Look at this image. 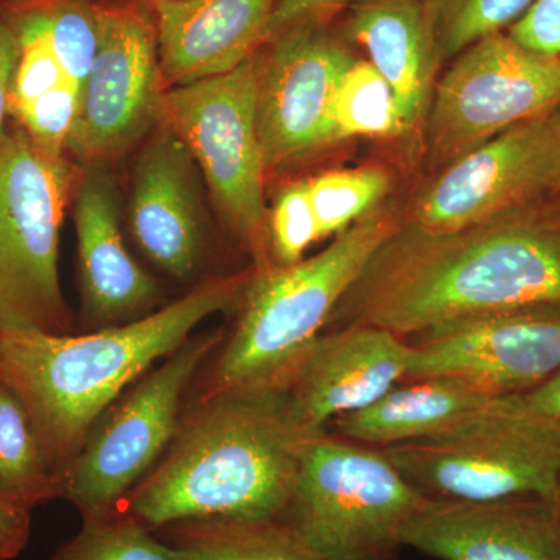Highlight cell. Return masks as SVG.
<instances>
[{"label":"cell","mask_w":560,"mask_h":560,"mask_svg":"<svg viewBox=\"0 0 560 560\" xmlns=\"http://www.w3.org/2000/svg\"><path fill=\"white\" fill-rule=\"evenodd\" d=\"M80 168L72 198L84 334L124 326L164 304L160 282L125 245L116 176L110 167Z\"/></svg>","instance_id":"cell-17"},{"label":"cell","mask_w":560,"mask_h":560,"mask_svg":"<svg viewBox=\"0 0 560 560\" xmlns=\"http://www.w3.org/2000/svg\"><path fill=\"white\" fill-rule=\"evenodd\" d=\"M320 237L341 234L371 213L389 189L381 168L323 173L307 180Z\"/></svg>","instance_id":"cell-27"},{"label":"cell","mask_w":560,"mask_h":560,"mask_svg":"<svg viewBox=\"0 0 560 560\" xmlns=\"http://www.w3.org/2000/svg\"><path fill=\"white\" fill-rule=\"evenodd\" d=\"M254 271L202 280L143 318L81 335L0 334V382L18 394L60 475L106 408L198 324L241 307Z\"/></svg>","instance_id":"cell-3"},{"label":"cell","mask_w":560,"mask_h":560,"mask_svg":"<svg viewBox=\"0 0 560 560\" xmlns=\"http://www.w3.org/2000/svg\"><path fill=\"white\" fill-rule=\"evenodd\" d=\"M98 2H109V0H98Z\"/></svg>","instance_id":"cell-38"},{"label":"cell","mask_w":560,"mask_h":560,"mask_svg":"<svg viewBox=\"0 0 560 560\" xmlns=\"http://www.w3.org/2000/svg\"><path fill=\"white\" fill-rule=\"evenodd\" d=\"M508 36L530 54L560 58V0H534Z\"/></svg>","instance_id":"cell-31"},{"label":"cell","mask_w":560,"mask_h":560,"mask_svg":"<svg viewBox=\"0 0 560 560\" xmlns=\"http://www.w3.org/2000/svg\"><path fill=\"white\" fill-rule=\"evenodd\" d=\"M323 20L298 22L257 50V127L267 171L300 164L335 143L331 102L355 58Z\"/></svg>","instance_id":"cell-13"},{"label":"cell","mask_w":560,"mask_h":560,"mask_svg":"<svg viewBox=\"0 0 560 560\" xmlns=\"http://www.w3.org/2000/svg\"><path fill=\"white\" fill-rule=\"evenodd\" d=\"M560 304V231L503 217L453 232L399 228L329 320L408 338L481 313Z\"/></svg>","instance_id":"cell-1"},{"label":"cell","mask_w":560,"mask_h":560,"mask_svg":"<svg viewBox=\"0 0 560 560\" xmlns=\"http://www.w3.org/2000/svg\"><path fill=\"white\" fill-rule=\"evenodd\" d=\"M320 238L307 180L291 184L279 195L270 219L271 254L276 267L300 264L305 250Z\"/></svg>","instance_id":"cell-30"},{"label":"cell","mask_w":560,"mask_h":560,"mask_svg":"<svg viewBox=\"0 0 560 560\" xmlns=\"http://www.w3.org/2000/svg\"><path fill=\"white\" fill-rule=\"evenodd\" d=\"M425 500L385 448L320 431L280 522L326 560H396L405 523Z\"/></svg>","instance_id":"cell-5"},{"label":"cell","mask_w":560,"mask_h":560,"mask_svg":"<svg viewBox=\"0 0 560 560\" xmlns=\"http://www.w3.org/2000/svg\"><path fill=\"white\" fill-rule=\"evenodd\" d=\"M315 434L282 386L186 401L171 444L116 511L153 530L197 518L282 521Z\"/></svg>","instance_id":"cell-2"},{"label":"cell","mask_w":560,"mask_h":560,"mask_svg":"<svg viewBox=\"0 0 560 560\" xmlns=\"http://www.w3.org/2000/svg\"><path fill=\"white\" fill-rule=\"evenodd\" d=\"M32 533V511L0 499V560L18 558Z\"/></svg>","instance_id":"cell-34"},{"label":"cell","mask_w":560,"mask_h":560,"mask_svg":"<svg viewBox=\"0 0 560 560\" xmlns=\"http://www.w3.org/2000/svg\"><path fill=\"white\" fill-rule=\"evenodd\" d=\"M560 103V58L522 49L508 35L460 51L430 103V150L458 160L493 135L547 114Z\"/></svg>","instance_id":"cell-11"},{"label":"cell","mask_w":560,"mask_h":560,"mask_svg":"<svg viewBox=\"0 0 560 560\" xmlns=\"http://www.w3.org/2000/svg\"><path fill=\"white\" fill-rule=\"evenodd\" d=\"M226 331L191 335L98 416L62 475L61 499L83 521L113 514L171 444L198 372Z\"/></svg>","instance_id":"cell-8"},{"label":"cell","mask_w":560,"mask_h":560,"mask_svg":"<svg viewBox=\"0 0 560 560\" xmlns=\"http://www.w3.org/2000/svg\"><path fill=\"white\" fill-rule=\"evenodd\" d=\"M530 411L551 423L560 433V370L536 389L523 394Z\"/></svg>","instance_id":"cell-35"},{"label":"cell","mask_w":560,"mask_h":560,"mask_svg":"<svg viewBox=\"0 0 560 560\" xmlns=\"http://www.w3.org/2000/svg\"><path fill=\"white\" fill-rule=\"evenodd\" d=\"M80 98L79 88L68 81L35 101L11 108L10 116L20 121L18 127L43 156L65 161L70 135L79 117Z\"/></svg>","instance_id":"cell-29"},{"label":"cell","mask_w":560,"mask_h":560,"mask_svg":"<svg viewBox=\"0 0 560 560\" xmlns=\"http://www.w3.org/2000/svg\"><path fill=\"white\" fill-rule=\"evenodd\" d=\"M441 60L456 57L486 36L500 33L534 0H422Z\"/></svg>","instance_id":"cell-26"},{"label":"cell","mask_w":560,"mask_h":560,"mask_svg":"<svg viewBox=\"0 0 560 560\" xmlns=\"http://www.w3.org/2000/svg\"><path fill=\"white\" fill-rule=\"evenodd\" d=\"M49 560H183L153 529L124 514L113 512L83 526L66 540Z\"/></svg>","instance_id":"cell-25"},{"label":"cell","mask_w":560,"mask_h":560,"mask_svg":"<svg viewBox=\"0 0 560 560\" xmlns=\"http://www.w3.org/2000/svg\"><path fill=\"white\" fill-rule=\"evenodd\" d=\"M161 121L197 161L224 228L261 257L267 168L257 127V51L231 72L165 91Z\"/></svg>","instance_id":"cell-9"},{"label":"cell","mask_w":560,"mask_h":560,"mask_svg":"<svg viewBox=\"0 0 560 560\" xmlns=\"http://www.w3.org/2000/svg\"><path fill=\"white\" fill-rule=\"evenodd\" d=\"M167 90L223 75L265 44L278 0H145Z\"/></svg>","instance_id":"cell-19"},{"label":"cell","mask_w":560,"mask_h":560,"mask_svg":"<svg viewBox=\"0 0 560 560\" xmlns=\"http://www.w3.org/2000/svg\"><path fill=\"white\" fill-rule=\"evenodd\" d=\"M20 61V40L0 9V143L5 139L14 73Z\"/></svg>","instance_id":"cell-32"},{"label":"cell","mask_w":560,"mask_h":560,"mask_svg":"<svg viewBox=\"0 0 560 560\" xmlns=\"http://www.w3.org/2000/svg\"><path fill=\"white\" fill-rule=\"evenodd\" d=\"M202 184L190 150L161 121L132 167L128 223L140 253L179 282L194 279L208 256Z\"/></svg>","instance_id":"cell-15"},{"label":"cell","mask_w":560,"mask_h":560,"mask_svg":"<svg viewBox=\"0 0 560 560\" xmlns=\"http://www.w3.org/2000/svg\"><path fill=\"white\" fill-rule=\"evenodd\" d=\"M500 397L452 378L404 381L371 407L335 419L327 431L385 448L459 429L488 411Z\"/></svg>","instance_id":"cell-21"},{"label":"cell","mask_w":560,"mask_h":560,"mask_svg":"<svg viewBox=\"0 0 560 560\" xmlns=\"http://www.w3.org/2000/svg\"><path fill=\"white\" fill-rule=\"evenodd\" d=\"M101 3V43L66 149L80 167H110L143 143L167 91L145 0Z\"/></svg>","instance_id":"cell-10"},{"label":"cell","mask_w":560,"mask_h":560,"mask_svg":"<svg viewBox=\"0 0 560 560\" xmlns=\"http://www.w3.org/2000/svg\"><path fill=\"white\" fill-rule=\"evenodd\" d=\"M556 510H558V521H559V526H560V488H559L558 501H556Z\"/></svg>","instance_id":"cell-37"},{"label":"cell","mask_w":560,"mask_h":560,"mask_svg":"<svg viewBox=\"0 0 560 560\" xmlns=\"http://www.w3.org/2000/svg\"><path fill=\"white\" fill-rule=\"evenodd\" d=\"M556 128H558L559 150H560V110L556 113Z\"/></svg>","instance_id":"cell-36"},{"label":"cell","mask_w":560,"mask_h":560,"mask_svg":"<svg viewBox=\"0 0 560 560\" xmlns=\"http://www.w3.org/2000/svg\"><path fill=\"white\" fill-rule=\"evenodd\" d=\"M331 127L335 142L407 131L393 88L370 61L355 60L342 73L331 102Z\"/></svg>","instance_id":"cell-24"},{"label":"cell","mask_w":560,"mask_h":560,"mask_svg":"<svg viewBox=\"0 0 560 560\" xmlns=\"http://www.w3.org/2000/svg\"><path fill=\"white\" fill-rule=\"evenodd\" d=\"M342 31L388 81L410 130L430 109L441 61L422 0H360L350 5Z\"/></svg>","instance_id":"cell-20"},{"label":"cell","mask_w":560,"mask_h":560,"mask_svg":"<svg viewBox=\"0 0 560 560\" xmlns=\"http://www.w3.org/2000/svg\"><path fill=\"white\" fill-rule=\"evenodd\" d=\"M69 79L83 91L101 43L98 0H35Z\"/></svg>","instance_id":"cell-28"},{"label":"cell","mask_w":560,"mask_h":560,"mask_svg":"<svg viewBox=\"0 0 560 560\" xmlns=\"http://www.w3.org/2000/svg\"><path fill=\"white\" fill-rule=\"evenodd\" d=\"M154 533L183 560H326L280 521L197 518Z\"/></svg>","instance_id":"cell-22"},{"label":"cell","mask_w":560,"mask_h":560,"mask_svg":"<svg viewBox=\"0 0 560 560\" xmlns=\"http://www.w3.org/2000/svg\"><path fill=\"white\" fill-rule=\"evenodd\" d=\"M410 342L371 324L320 334L301 353L278 386L294 415L313 433L335 419L364 410L407 378Z\"/></svg>","instance_id":"cell-16"},{"label":"cell","mask_w":560,"mask_h":560,"mask_svg":"<svg viewBox=\"0 0 560 560\" xmlns=\"http://www.w3.org/2000/svg\"><path fill=\"white\" fill-rule=\"evenodd\" d=\"M0 499L35 510L61 499V478L18 394L0 382Z\"/></svg>","instance_id":"cell-23"},{"label":"cell","mask_w":560,"mask_h":560,"mask_svg":"<svg viewBox=\"0 0 560 560\" xmlns=\"http://www.w3.org/2000/svg\"><path fill=\"white\" fill-rule=\"evenodd\" d=\"M360 0H278L270 22H268L265 43L276 35L293 27L298 22L323 18L327 11L342 5H353Z\"/></svg>","instance_id":"cell-33"},{"label":"cell","mask_w":560,"mask_h":560,"mask_svg":"<svg viewBox=\"0 0 560 560\" xmlns=\"http://www.w3.org/2000/svg\"><path fill=\"white\" fill-rule=\"evenodd\" d=\"M401 545L440 560H560L556 501L425 500Z\"/></svg>","instance_id":"cell-18"},{"label":"cell","mask_w":560,"mask_h":560,"mask_svg":"<svg viewBox=\"0 0 560 560\" xmlns=\"http://www.w3.org/2000/svg\"><path fill=\"white\" fill-rule=\"evenodd\" d=\"M72 173L68 161L43 156L20 127L0 143V334H73L58 271Z\"/></svg>","instance_id":"cell-7"},{"label":"cell","mask_w":560,"mask_h":560,"mask_svg":"<svg viewBox=\"0 0 560 560\" xmlns=\"http://www.w3.org/2000/svg\"><path fill=\"white\" fill-rule=\"evenodd\" d=\"M407 341L405 381L452 378L490 396H523L560 370V304L467 316Z\"/></svg>","instance_id":"cell-12"},{"label":"cell","mask_w":560,"mask_h":560,"mask_svg":"<svg viewBox=\"0 0 560 560\" xmlns=\"http://www.w3.org/2000/svg\"><path fill=\"white\" fill-rule=\"evenodd\" d=\"M399 228L389 212L377 210L312 259L256 268L237 326L198 372L186 401L279 385Z\"/></svg>","instance_id":"cell-4"},{"label":"cell","mask_w":560,"mask_h":560,"mask_svg":"<svg viewBox=\"0 0 560 560\" xmlns=\"http://www.w3.org/2000/svg\"><path fill=\"white\" fill-rule=\"evenodd\" d=\"M551 186H560L556 113L515 125L452 162L420 194L411 226L425 232L478 226Z\"/></svg>","instance_id":"cell-14"},{"label":"cell","mask_w":560,"mask_h":560,"mask_svg":"<svg viewBox=\"0 0 560 560\" xmlns=\"http://www.w3.org/2000/svg\"><path fill=\"white\" fill-rule=\"evenodd\" d=\"M385 452L427 500L558 501L560 433L522 396H501L459 429Z\"/></svg>","instance_id":"cell-6"}]
</instances>
